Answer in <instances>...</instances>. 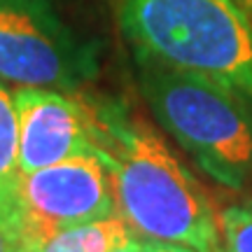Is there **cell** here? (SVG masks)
Here are the masks:
<instances>
[{
    "label": "cell",
    "mask_w": 252,
    "mask_h": 252,
    "mask_svg": "<svg viewBox=\"0 0 252 252\" xmlns=\"http://www.w3.org/2000/svg\"><path fill=\"white\" fill-rule=\"evenodd\" d=\"M84 105L126 224L147 241L222 252L217 210L161 133L117 100H84Z\"/></svg>",
    "instance_id": "obj_1"
},
{
    "label": "cell",
    "mask_w": 252,
    "mask_h": 252,
    "mask_svg": "<svg viewBox=\"0 0 252 252\" xmlns=\"http://www.w3.org/2000/svg\"><path fill=\"white\" fill-rule=\"evenodd\" d=\"M135 59L201 75L252 103V19L238 0H117Z\"/></svg>",
    "instance_id": "obj_2"
},
{
    "label": "cell",
    "mask_w": 252,
    "mask_h": 252,
    "mask_svg": "<svg viewBox=\"0 0 252 252\" xmlns=\"http://www.w3.org/2000/svg\"><path fill=\"white\" fill-rule=\"evenodd\" d=\"M138 61L150 112L166 133L226 189L252 187V103L217 82Z\"/></svg>",
    "instance_id": "obj_3"
},
{
    "label": "cell",
    "mask_w": 252,
    "mask_h": 252,
    "mask_svg": "<svg viewBox=\"0 0 252 252\" xmlns=\"http://www.w3.org/2000/svg\"><path fill=\"white\" fill-rule=\"evenodd\" d=\"M98 75V47L52 0H0V80L12 87L80 91Z\"/></svg>",
    "instance_id": "obj_4"
},
{
    "label": "cell",
    "mask_w": 252,
    "mask_h": 252,
    "mask_svg": "<svg viewBox=\"0 0 252 252\" xmlns=\"http://www.w3.org/2000/svg\"><path fill=\"white\" fill-rule=\"evenodd\" d=\"M19 196L26 241L37 243L72 226L119 215L112 173L100 152L24 173Z\"/></svg>",
    "instance_id": "obj_5"
},
{
    "label": "cell",
    "mask_w": 252,
    "mask_h": 252,
    "mask_svg": "<svg viewBox=\"0 0 252 252\" xmlns=\"http://www.w3.org/2000/svg\"><path fill=\"white\" fill-rule=\"evenodd\" d=\"M19 168L33 173L70 157L98 152L84 100L56 89L17 87Z\"/></svg>",
    "instance_id": "obj_6"
},
{
    "label": "cell",
    "mask_w": 252,
    "mask_h": 252,
    "mask_svg": "<svg viewBox=\"0 0 252 252\" xmlns=\"http://www.w3.org/2000/svg\"><path fill=\"white\" fill-rule=\"evenodd\" d=\"M21 168H19V115L14 94L0 80V224L26 243V224L21 210Z\"/></svg>",
    "instance_id": "obj_7"
},
{
    "label": "cell",
    "mask_w": 252,
    "mask_h": 252,
    "mask_svg": "<svg viewBox=\"0 0 252 252\" xmlns=\"http://www.w3.org/2000/svg\"><path fill=\"white\" fill-rule=\"evenodd\" d=\"M217 220L222 252H252V198L224 206Z\"/></svg>",
    "instance_id": "obj_8"
},
{
    "label": "cell",
    "mask_w": 252,
    "mask_h": 252,
    "mask_svg": "<svg viewBox=\"0 0 252 252\" xmlns=\"http://www.w3.org/2000/svg\"><path fill=\"white\" fill-rule=\"evenodd\" d=\"M108 252H143V238L128 224H124L115 236V241L110 243Z\"/></svg>",
    "instance_id": "obj_9"
},
{
    "label": "cell",
    "mask_w": 252,
    "mask_h": 252,
    "mask_svg": "<svg viewBox=\"0 0 252 252\" xmlns=\"http://www.w3.org/2000/svg\"><path fill=\"white\" fill-rule=\"evenodd\" d=\"M42 252H84L80 248V243L70 236V231H59L52 238H47L42 243Z\"/></svg>",
    "instance_id": "obj_10"
},
{
    "label": "cell",
    "mask_w": 252,
    "mask_h": 252,
    "mask_svg": "<svg viewBox=\"0 0 252 252\" xmlns=\"http://www.w3.org/2000/svg\"><path fill=\"white\" fill-rule=\"evenodd\" d=\"M143 252H196L180 243H166V241H147L143 238Z\"/></svg>",
    "instance_id": "obj_11"
},
{
    "label": "cell",
    "mask_w": 252,
    "mask_h": 252,
    "mask_svg": "<svg viewBox=\"0 0 252 252\" xmlns=\"http://www.w3.org/2000/svg\"><path fill=\"white\" fill-rule=\"evenodd\" d=\"M19 248H21V243L0 224V252H19Z\"/></svg>",
    "instance_id": "obj_12"
},
{
    "label": "cell",
    "mask_w": 252,
    "mask_h": 252,
    "mask_svg": "<svg viewBox=\"0 0 252 252\" xmlns=\"http://www.w3.org/2000/svg\"><path fill=\"white\" fill-rule=\"evenodd\" d=\"M19 252H42V243H37V241H26V243H21Z\"/></svg>",
    "instance_id": "obj_13"
}]
</instances>
